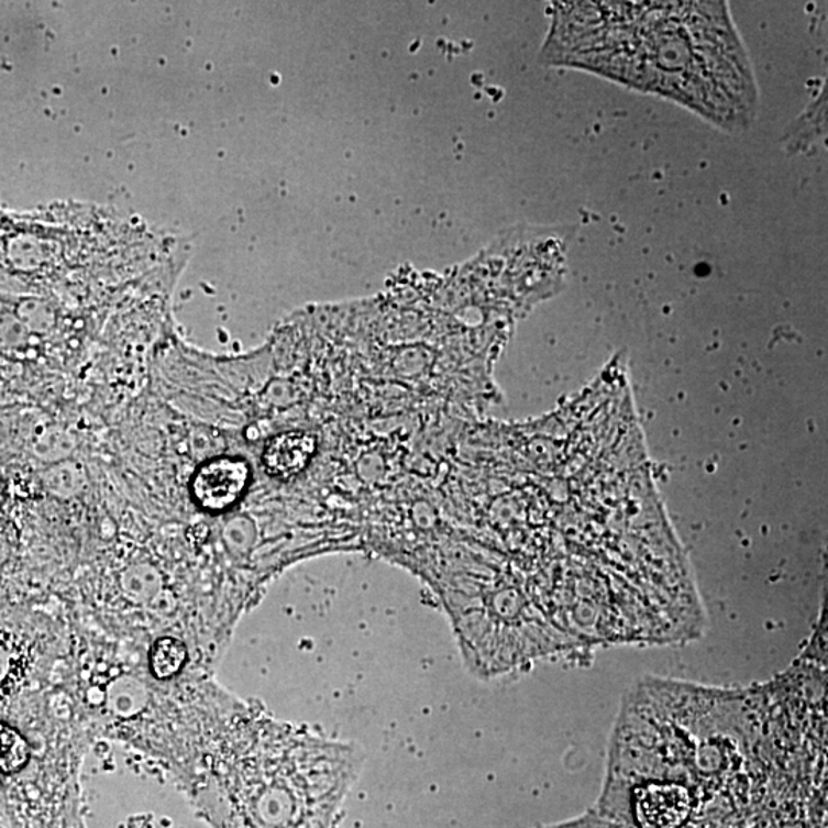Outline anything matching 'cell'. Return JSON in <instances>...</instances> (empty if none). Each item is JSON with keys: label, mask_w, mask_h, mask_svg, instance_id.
Wrapping results in <instances>:
<instances>
[{"label": "cell", "mask_w": 828, "mask_h": 828, "mask_svg": "<svg viewBox=\"0 0 828 828\" xmlns=\"http://www.w3.org/2000/svg\"><path fill=\"white\" fill-rule=\"evenodd\" d=\"M361 765L353 744L283 733L269 758L233 764L201 807L217 828H332Z\"/></svg>", "instance_id": "6da1fadb"}, {"label": "cell", "mask_w": 828, "mask_h": 828, "mask_svg": "<svg viewBox=\"0 0 828 828\" xmlns=\"http://www.w3.org/2000/svg\"><path fill=\"white\" fill-rule=\"evenodd\" d=\"M251 470L246 461L219 457L206 462L194 476L192 496L206 511L220 512L233 507L246 492Z\"/></svg>", "instance_id": "7a4b0ae2"}, {"label": "cell", "mask_w": 828, "mask_h": 828, "mask_svg": "<svg viewBox=\"0 0 828 828\" xmlns=\"http://www.w3.org/2000/svg\"><path fill=\"white\" fill-rule=\"evenodd\" d=\"M633 806L641 828H678L691 814L692 801L683 785L649 783L637 788Z\"/></svg>", "instance_id": "3957f363"}, {"label": "cell", "mask_w": 828, "mask_h": 828, "mask_svg": "<svg viewBox=\"0 0 828 828\" xmlns=\"http://www.w3.org/2000/svg\"><path fill=\"white\" fill-rule=\"evenodd\" d=\"M317 439L301 431L279 434L267 443L263 464L272 476L287 477L301 473L313 457Z\"/></svg>", "instance_id": "277c9868"}, {"label": "cell", "mask_w": 828, "mask_h": 828, "mask_svg": "<svg viewBox=\"0 0 828 828\" xmlns=\"http://www.w3.org/2000/svg\"><path fill=\"white\" fill-rule=\"evenodd\" d=\"M31 649L15 633L0 629V705L13 697L25 682Z\"/></svg>", "instance_id": "5b68a950"}, {"label": "cell", "mask_w": 828, "mask_h": 828, "mask_svg": "<svg viewBox=\"0 0 828 828\" xmlns=\"http://www.w3.org/2000/svg\"><path fill=\"white\" fill-rule=\"evenodd\" d=\"M188 660V651L180 641L165 637L151 649V672L158 680L173 678L181 671Z\"/></svg>", "instance_id": "8992f818"}, {"label": "cell", "mask_w": 828, "mask_h": 828, "mask_svg": "<svg viewBox=\"0 0 828 828\" xmlns=\"http://www.w3.org/2000/svg\"><path fill=\"white\" fill-rule=\"evenodd\" d=\"M30 760L25 738L13 727L0 722V772L5 775L22 771Z\"/></svg>", "instance_id": "52a82bcc"}]
</instances>
